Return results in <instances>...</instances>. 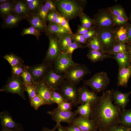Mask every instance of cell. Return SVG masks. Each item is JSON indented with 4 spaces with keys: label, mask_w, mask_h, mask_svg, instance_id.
I'll return each instance as SVG.
<instances>
[{
    "label": "cell",
    "mask_w": 131,
    "mask_h": 131,
    "mask_svg": "<svg viewBox=\"0 0 131 131\" xmlns=\"http://www.w3.org/2000/svg\"><path fill=\"white\" fill-rule=\"evenodd\" d=\"M113 101L111 90H107L92 106L91 119L99 131H106L120 125L122 111L113 104Z\"/></svg>",
    "instance_id": "6da1fadb"
},
{
    "label": "cell",
    "mask_w": 131,
    "mask_h": 131,
    "mask_svg": "<svg viewBox=\"0 0 131 131\" xmlns=\"http://www.w3.org/2000/svg\"><path fill=\"white\" fill-rule=\"evenodd\" d=\"M55 3L59 14L68 21L83 13L82 8L75 1L59 0Z\"/></svg>",
    "instance_id": "7a4b0ae2"
},
{
    "label": "cell",
    "mask_w": 131,
    "mask_h": 131,
    "mask_svg": "<svg viewBox=\"0 0 131 131\" xmlns=\"http://www.w3.org/2000/svg\"><path fill=\"white\" fill-rule=\"evenodd\" d=\"M83 81V85L90 87L97 93L106 90L110 79L106 72H102L96 74L90 79Z\"/></svg>",
    "instance_id": "3957f363"
},
{
    "label": "cell",
    "mask_w": 131,
    "mask_h": 131,
    "mask_svg": "<svg viewBox=\"0 0 131 131\" xmlns=\"http://www.w3.org/2000/svg\"><path fill=\"white\" fill-rule=\"evenodd\" d=\"M90 74V71L85 65L77 63L69 68L64 75L65 79L76 85L85 75Z\"/></svg>",
    "instance_id": "277c9868"
},
{
    "label": "cell",
    "mask_w": 131,
    "mask_h": 131,
    "mask_svg": "<svg viewBox=\"0 0 131 131\" xmlns=\"http://www.w3.org/2000/svg\"><path fill=\"white\" fill-rule=\"evenodd\" d=\"M114 27L97 30V36L101 42L104 52L111 51L117 43Z\"/></svg>",
    "instance_id": "5b68a950"
},
{
    "label": "cell",
    "mask_w": 131,
    "mask_h": 131,
    "mask_svg": "<svg viewBox=\"0 0 131 131\" xmlns=\"http://www.w3.org/2000/svg\"><path fill=\"white\" fill-rule=\"evenodd\" d=\"M93 19L94 27L97 30L113 28L115 26L112 15L108 8L99 10Z\"/></svg>",
    "instance_id": "8992f818"
},
{
    "label": "cell",
    "mask_w": 131,
    "mask_h": 131,
    "mask_svg": "<svg viewBox=\"0 0 131 131\" xmlns=\"http://www.w3.org/2000/svg\"><path fill=\"white\" fill-rule=\"evenodd\" d=\"M20 77L13 76L8 80L6 84L0 90V91L18 94L25 100V86L23 79Z\"/></svg>",
    "instance_id": "52a82bcc"
},
{
    "label": "cell",
    "mask_w": 131,
    "mask_h": 131,
    "mask_svg": "<svg viewBox=\"0 0 131 131\" xmlns=\"http://www.w3.org/2000/svg\"><path fill=\"white\" fill-rule=\"evenodd\" d=\"M53 62L54 71L59 75L64 74L69 68L77 64L73 60L72 56L64 51H62Z\"/></svg>",
    "instance_id": "ba28073f"
},
{
    "label": "cell",
    "mask_w": 131,
    "mask_h": 131,
    "mask_svg": "<svg viewBox=\"0 0 131 131\" xmlns=\"http://www.w3.org/2000/svg\"><path fill=\"white\" fill-rule=\"evenodd\" d=\"M76 85L64 80L57 91L62 95L66 101L73 103L77 99L78 97V88Z\"/></svg>",
    "instance_id": "9c48e42d"
},
{
    "label": "cell",
    "mask_w": 131,
    "mask_h": 131,
    "mask_svg": "<svg viewBox=\"0 0 131 131\" xmlns=\"http://www.w3.org/2000/svg\"><path fill=\"white\" fill-rule=\"evenodd\" d=\"M47 113L56 122L57 126L62 122L66 123L69 125L71 124L73 120L78 115L75 111H63L57 107L52 110L48 111Z\"/></svg>",
    "instance_id": "30bf717a"
},
{
    "label": "cell",
    "mask_w": 131,
    "mask_h": 131,
    "mask_svg": "<svg viewBox=\"0 0 131 131\" xmlns=\"http://www.w3.org/2000/svg\"><path fill=\"white\" fill-rule=\"evenodd\" d=\"M83 85L78 88L79 95L77 99L72 103L73 106L84 104L89 102L92 106L99 99L100 96H98L94 91H90Z\"/></svg>",
    "instance_id": "8fae6325"
},
{
    "label": "cell",
    "mask_w": 131,
    "mask_h": 131,
    "mask_svg": "<svg viewBox=\"0 0 131 131\" xmlns=\"http://www.w3.org/2000/svg\"><path fill=\"white\" fill-rule=\"evenodd\" d=\"M0 119L2 129L14 131H25L22 125L15 121L7 111L0 113Z\"/></svg>",
    "instance_id": "7c38bea8"
},
{
    "label": "cell",
    "mask_w": 131,
    "mask_h": 131,
    "mask_svg": "<svg viewBox=\"0 0 131 131\" xmlns=\"http://www.w3.org/2000/svg\"><path fill=\"white\" fill-rule=\"evenodd\" d=\"M43 79L46 84L52 90L57 91L64 81V74L59 75L52 70L49 71Z\"/></svg>",
    "instance_id": "4fadbf2b"
},
{
    "label": "cell",
    "mask_w": 131,
    "mask_h": 131,
    "mask_svg": "<svg viewBox=\"0 0 131 131\" xmlns=\"http://www.w3.org/2000/svg\"><path fill=\"white\" fill-rule=\"evenodd\" d=\"M49 45L46 58L49 61H53L62 52L59 39L49 35Z\"/></svg>",
    "instance_id": "5bb4252c"
},
{
    "label": "cell",
    "mask_w": 131,
    "mask_h": 131,
    "mask_svg": "<svg viewBox=\"0 0 131 131\" xmlns=\"http://www.w3.org/2000/svg\"><path fill=\"white\" fill-rule=\"evenodd\" d=\"M37 94L44 100L46 105H52L53 103L52 97L51 89L42 79L35 84Z\"/></svg>",
    "instance_id": "9a60e30c"
},
{
    "label": "cell",
    "mask_w": 131,
    "mask_h": 131,
    "mask_svg": "<svg viewBox=\"0 0 131 131\" xmlns=\"http://www.w3.org/2000/svg\"><path fill=\"white\" fill-rule=\"evenodd\" d=\"M111 91L114 105L122 111L125 109L129 101V96L131 92L123 93L118 90L113 89H112Z\"/></svg>",
    "instance_id": "2e32d148"
},
{
    "label": "cell",
    "mask_w": 131,
    "mask_h": 131,
    "mask_svg": "<svg viewBox=\"0 0 131 131\" xmlns=\"http://www.w3.org/2000/svg\"><path fill=\"white\" fill-rule=\"evenodd\" d=\"M71 124L77 126L82 131H98L91 119L79 115L73 120Z\"/></svg>",
    "instance_id": "e0dca14e"
},
{
    "label": "cell",
    "mask_w": 131,
    "mask_h": 131,
    "mask_svg": "<svg viewBox=\"0 0 131 131\" xmlns=\"http://www.w3.org/2000/svg\"><path fill=\"white\" fill-rule=\"evenodd\" d=\"M48 65L44 63L36 65L29 69L28 71L31 74L33 80L35 82L40 81L48 71Z\"/></svg>",
    "instance_id": "ac0fdd59"
},
{
    "label": "cell",
    "mask_w": 131,
    "mask_h": 131,
    "mask_svg": "<svg viewBox=\"0 0 131 131\" xmlns=\"http://www.w3.org/2000/svg\"><path fill=\"white\" fill-rule=\"evenodd\" d=\"M131 75V66L119 68L117 82L118 87H126Z\"/></svg>",
    "instance_id": "d6986e66"
},
{
    "label": "cell",
    "mask_w": 131,
    "mask_h": 131,
    "mask_svg": "<svg viewBox=\"0 0 131 131\" xmlns=\"http://www.w3.org/2000/svg\"><path fill=\"white\" fill-rule=\"evenodd\" d=\"M12 13L21 17L25 19L30 14L27 6L24 0H15Z\"/></svg>",
    "instance_id": "ffe728a7"
},
{
    "label": "cell",
    "mask_w": 131,
    "mask_h": 131,
    "mask_svg": "<svg viewBox=\"0 0 131 131\" xmlns=\"http://www.w3.org/2000/svg\"><path fill=\"white\" fill-rule=\"evenodd\" d=\"M31 25L40 32L46 31V22L41 20L36 14H30L26 19Z\"/></svg>",
    "instance_id": "44dd1931"
},
{
    "label": "cell",
    "mask_w": 131,
    "mask_h": 131,
    "mask_svg": "<svg viewBox=\"0 0 131 131\" xmlns=\"http://www.w3.org/2000/svg\"><path fill=\"white\" fill-rule=\"evenodd\" d=\"M3 19L2 28H11L17 26L20 22L25 19L12 13Z\"/></svg>",
    "instance_id": "7402d4cb"
},
{
    "label": "cell",
    "mask_w": 131,
    "mask_h": 131,
    "mask_svg": "<svg viewBox=\"0 0 131 131\" xmlns=\"http://www.w3.org/2000/svg\"><path fill=\"white\" fill-rule=\"evenodd\" d=\"M87 57L92 63L102 61L106 58H113V57L108 53L90 49L89 50Z\"/></svg>",
    "instance_id": "603a6c76"
},
{
    "label": "cell",
    "mask_w": 131,
    "mask_h": 131,
    "mask_svg": "<svg viewBox=\"0 0 131 131\" xmlns=\"http://www.w3.org/2000/svg\"><path fill=\"white\" fill-rule=\"evenodd\" d=\"M46 31L49 34L55 35L59 38L68 34L60 25L50 22L47 26Z\"/></svg>",
    "instance_id": "cb8c5ba5"
},
{
    "label": "cell",
    "mask_w": 131,
    "mask_h": 131,
    "mask_svg": "<svg viewBox=\"0 0 131 131\" xmlns=\"http://www.w3.org/2000/svg\"><path fill=\"white\" fill-rule=\"evenodd\" d=\"M115 32L117 43H125L128 42L127 27L124 25L115 28Z\"/></svg>",
    "instance_id": "d4e9b609"
},
{
    "label": "cell",
    "mask_w": 131,
    "mask_h": 131,
    "mask_svg": "<svg viewBox=\"0 0 131 131\" xmlns=\"http://www.w3.org/2000/svg\"><path fill=\"white\" fill-rule=\"evenodd\" d=\"M113 58L117 61L119 68L129 66L130 57L127 51L118 53L113 55Z\"/></svg>",
    "instance_id": "484cf974"
},
{
    "label": "cell",
    "mask_w": 131,
    "mask_h": 131,
    "mask_svg": "<svg viewBox=\"0 0 131 131\" xmlns=\"http://www.w3.org/2000/svg\"><path fill=\"white\" fill-rule=\"evenodd\" d=\"M79 115L90 118L92 112V107L89 102L81 105L75 111Z\"/></svg>",
    "instance_id": "4316f807"
},
{
    "label": "cell",
    "mask_w": 131,
    "mask_h": 131,
    "mask_svg": "<svg viewBox=\"0 0 131 131\" xmlns=\"http://www.w3.org/2000/svg\"><path fill=\"white\" fill-rule=\"evenodd\" d=\"M15 0H9L0 4V15L2 19L12 13Z\"/></svg>",
    "instance_id": "83f0119b"
},
{
    "label": "cell",
    "mask_w": 131,
    "mask_h": 131,
    "mask_svg": "<svg viewBox=\"0 0 131 131\" xmlns=\"http://www.w3.org/2000/svg\"><path fill=\"white\" fill-rule=\"evenodd\" d=\"M85 46L90 49L105 52L97 34L87 41Z\"/></svg>",
    "instance_id": "f1b7e54d"
},
{
    "label": "cell",
    "mask_w": 131,
    "mask_h": 131,
    "mask_svg": "<svg viewBox=\"0 0 131 131\" xmlns=\"http://www.w3.org/2000/svg\"><path fill=\"white\" fill-rule=\"evenodd\" d=\"M120 125L131 128V108L122 111L120 118Z\"/></svg>",
    "instance_id": "f546056e"
},
{
    "label": "cell",
    "mask_w": 131,
    "mask_h": 131,
    "mask_svg": "<svg viewBox=\"0 0 131 131\" xmlns=\"http://www.w3.org/2000/svg\"><path fill=\"white\" fill-rule=\"evenodd\" d=\"M28 8L30 13L36 14L42 4L41 0H24Z\"/></svg>",
    "instance_id": "4dcf8cb0"
},
{
    "label": "cell",
    "mask_w": 131,
    "mask_h": 131,
    "mask_svg": "<svg viewBox=\"0 0 131 131\" xmlns=\"http://www.w3.org/2000/svg\"><path fill=\"white\" fill-rule=\"evenodd\" d=\"M72 34H67L59 38L58 39L62 51H65L73 42Z\"/></svg>",
    "instance_id": "1f68e13d"
},
{
    "label": "cell",
    "mask_w": 131,
    "mask_h": 131,
    "mask_svg": "<svg viewBox=\"0 0 131 131\" xmlns=\"http://www.w3.org/2000/svg\"><path fill=\"white\" fill-rule=\"evenodd\" d=\"M79 16L82 26L88 28L95 27L93 19L86 14L82 13Z\"/></svg>",
    "instance_id": "d6a6232c"
},
{
    "label": "cell",
    "mask_w": 131,
    "mask_h": 131,
    "mask_svg": "<svg viewBox=\"0 0 131 131\" xmlns=\"http://www.w3.org/2000/svg\"><path fill=\"white\" fill-rule=\"evenodd\" d=\"M3 57L8 62L12 67L22 65L20 58L13 53L7 54Z\"/></svg>",
    "instance_id": "836d02e7"
},
{
    "label": "cell",
    "mask_w": 131,
    "mask_h": 131,
    "mask_svg": "<svg viewBox=\"0 0 131 131\" xmlns=\"http://www.w3.org/2000/svg\"><path fill=\"white\" fill-rule=\"evenodd\" d=\"M112 14L115 16H122L128 20V18L124 9L120 5H115L108 8Z\"/></svg>",
    "instance_id": "e575fe53"
},
{
    "label": "cell",
    "mask_w": 131,
    "mask_h": 131,
    "mask_svg": "<svg viewBox=\"0 0 131 131\" xmlns=\"http://www.w3.org/2000/svg\"><path fill=\"white\" fill-rule=\"evenodd\" d=\"M30 102L31 106L36 110L41 106L46 105L43 99L38 94L30 100Z\"/></svg>",
    "instance_id": "d590c367"
},
{
    "label": "cell",
    "mask_w": 131,
    "mask_h": 131,
    "mask_svg": "<svg viewBox=\"0 0 131 131\" xmlns=\"http://www.w3.org/2000/svg\"><path fill=\"white\" fill-rule=\"evenodd\" d=\"M41 32L33 26L28 28H24L21 33V35L23 36L27 34H31L34 35L37 39L38 40L41 35Z\"/></svg>",
    "instance_id": "8d00e7d4"
},
{
    "label": "cell",
    "mask_w": 131,
    "mask_h": 131,
    "mask_svg": "<svg viewBox=\"0 0 131 131\" xmlns=\"http://www.w3.org/2000/svg\"><path fill=\"white\" fill-rule=\"evenodd\" d=\"M127 48L125 43H118L113 47L112 50L107 53L111 55L126 51Z\"/></svg>",
    "instance_id": "74e56055"
},
{
    "label": "cell",
    "mask_w": 131,
    "mask_h": 131,
    "mask_svg": "<svg viewBox=\"0 0 131 131\" xmlns=\"http://www.w3.org/2000/svg\"><path fill=\"white\" fill-rule=\"evenodd\" d=\"M49 12L48 9L45 4H42L36 14L41 20L46 22L47 16Z\"/></svg>",
    "instance_id": "f35d334b"
},
{
    "label": "cell",
    "mask_w": 131,
    "mask_h": 131,
    "mask_svg": "<svg viewBox=\"0 0 131 131\" xmlns=\"http://www.w3.org/2000/svg\"><path fill=\"white\" fill-rule=\"evenodd\" d=\"M25 84H33L35 83L30 73L25 67L21 76Z\"/></svg>",
    "instance_id": "ab89813d"
},
{
    "label": "cell",
    "mask_w": 131,
    "mask_h": 131,
    "mask_svg": "<svg viewBox=\"0 0 131 131\" xmlns=\"http://www.w3.org/2000/svg\"><path fill=\"white\" fill-rule=\"evenodd\" d=\"M35 83L28 85L25 84V91L28 94L30 101L37 94Z\"/></svg>",
    "instance_id": "60d3db41"
},
{
    "label": "cell",
    "mask_w": 131,
    "mask_h": 131,
    "mask_svg": "<svg viewBox=\"0 0 131 131\" xmlns=\"http://www.w3.org/2000/svg\"><path fill=\"white\" fill-rule=\"evenodd\" d=\"M51 94L53 103L58 105L66 101L62 95L57 91L51 89Z\"/></svg>",
    "instance_id": "b9f144b4"
},
{
    "label": "cell",
    "mask_w": 131,
    "mask_h": 131,
    "mask_svg": "<svg viewBox=\"0 0 131 131\" xmlns=\"http://www.w3.org/2000/svg\"><path fill=\"white\" fill-rule=\"evenodd\" d=\"M85 47V46L83 45L81 43L76 42H72L64 52L67 54L72 56L73 52L76 49L78 48H83Z\"/></svg>",
    "instance_id": "7bdbcfd3"
},
{
    "label": "cell",
    "mask_w": 131,
    "mask_h": 131,
    "mask_svg": "<svg viewBox=\"0 0 131 131\" xmlns=\"http://www.w3.org/2000/svg\"><path fill=\"white\" fill-rule=\"evenodd\" d=\"M72 103L66 101H64L60 104L57 105V108L59 109L65 111H71L72 109Z\"/></svg>",
    "instance_id": "ee69618b"
},
{
    "label": "cell",
    "mask_w": 131,
    "mask_h": 131,
    "mask_svg": "<svg viewBox=\"0 0 131 131\" xmlns=\"http://www.w3.org/2000/svg\"><path fill=\"white\" fill-rule=\"evenodd\" d=\"M114 23L115 25L118 26L124 25L127 20L124 17L119 16H116L112 15Z\"/></svg>",
    "instance_id": "f6af8a7d"
},
{
    "label": "cell",
    "mask_w": 131,
    "mask_h": 131,
    "mask_svg": "<svg viewBox=\"0 0 131 131\" xmlns=\"http://www.w3.org/2000/svg\"><path fill=\"white\" fill-rule=\"evenodd\" d=\"M12 67V72L14 75L13 76L17 77L21 76L25 67H23L22 66H17Z\"/></svg>",
    "instance_id": "bcb514c9"
},
{
    "label": "cell",
    "mask_w": 131,
    "mask_h": 131,
    "mask_svg": "<svg viewBox=\"0 0 131 131\" xmlns=\"http://www.w3.org/2000/svg\"><path fill=\"white\" fill-rule=\"evenodd\" d=\"M73 42H76L81 44L86 43L87 41L82 35L75 34H72Z\"/></svg>",
    "instance_id": "7dc6e473"
},
{
    "label": "cell",
    "mask_w": 131,
    "mask_h": 131,
    "mask_svg": "<svg viewBox=\"0 0 131 131\" xmlns=\"http://www.w3.org/2000/svg\"><path fill=\"white\" fill-rule=\"evenodd\" d=\"M44 4L49 9V12H57V8L55 2L51 0H44Z\"/></svg>",
    "instance_id": "c3c4849f"
},
{
    "label": "cell",
    "mask_w": 131,
    "mask_h": 131,
    "mask_svg": "<svg viewBox=\"0 0 131 131\" xmlns=\"http://www.w3.org/2000/svg\"><path fill=\"white\" fill-rule=\"evenodd\" d=\"M97 30L95 28H91L87 33L83 35L88 41V40L97 35Z\"/></svg>",
    "instance_id": "681fc988"
},
{
    "label": "cell",
    "mask_w": 131,
    "mask_h": 131,
    "mask_svg": "<svg viewBox=\"0 0 131 131\" xmlns=\"http://www.w3.org/2000/svg\"><path fill=\"white\" fill-rule=\"evenodd\" d=\"M60 25L66 30L68 33L73 34L69 25L68 21L64 17L63 18Z\"/></svg>",
    "instance_id": "f907efd6"
},
{
    "label": "cell",
    "mask_w": 131,
    "mask_h": 131,
    "mask_svg": "<svg viewBox=\"0 0 131 131\" xmlns=\"http://www.w3.org/2000/svg\"><path fill=\"white\" fill-rule=\"evenodd\" d=\"M60 15L57 12H49L47 16V20L50 23H55L56 18Z\"/></svg>",
    "instance_id": "816d5d0a"
},
{
    "label": "cell",
    "mask_w": 131,
    "mask_h": 131,
    "mask_svg": "<svg viewBox=\"0 0 131 131\" xmlns=\"http://www.w3.org/2000/svg\"><path fill=\"white\" fill-rule=\"evenodd\" d=\"M106 131H131V128L119 125L112 127Z\"/></svg>",
    "instance_id": "f5cc1de1"
},
{
    "label": "cell",
    "mask_w": 131,
    "mask_h": 131,
    "mask_svg": "<svg viewBox=\"0 0 131 131\" xmlns=\"http://www.w3.org/2000/svg\"><path fill=\"white\" fill-rule=\"evenodd\" d=\"M91 28H87L81 25L79 27L76 34L83 35L87 33Z\"/></svg>",
    "instance_id": "db71d44e"
},
{
    "label": "cell",
    "mask_w": 131,
    "mask_h": 131,
    "mask_svg": "<svg viewBox=\"0 0 131 131\" xmlns=\"http://www.w3.org/2000/svg\"><path fill=\"white\" fill-rule=\"evenodd\" d=\"M64 127L66 131H82L77 126L72 124Z\"/></svg>",
    "instance_id": "11a10c76"
},
{
    "label": "cell",
    "mask_w": 131,
    "mask_h": 131,
    "mask_svg": "<svg viewBox=\"0 0 131 131\" xmlns=\"http://www.w3.org/2000/svg\"><path fill=\"white\" fill-rule=\"evenodd\" d=\"M128 42L131 41V26L127 28Z\"/></svg>",
    "instance_id": "9f6ffc18"
},
{
    "label": "cell",
    "mask_w": 131,
    "mask_h": 131,
    "mask_svg": "<svg viewBox=\"0 0 131 131\" xmlns=\"http://www.w3.org/2000/svg\"><path fill=\"white\" fill-rule=\"evenodd\" d=\"M57 126L56 125L52 129H50L46 127L43 128L41 131H55L57 128Z\"/></svg>",
    "instance_id": "6f0895ef"
},
{
    "label": "cell",
    "mask_w": 131,
    "mask_h": 131,
    "mask_svg": "<svg viewBox=\"0 0 131 131\" xmlns=\"http://www.w3.org/2000/svg\"><path fill=\"white\" fill-rule=\"evenodd\" d=\"M63 17L62 16L60 15L56 18V20L55 23L60 25Z\"/></svg>",
    "instance_id": "680465c9"
},
{
    "label": "cell",
    "mask_w": 131,
    "mask_h": 131,
    "mask_svg": "<svg viewBox=\"0 0 131 131\" xmlns=\"http://www.w3.org/2000/svg\"><path fill=\"white\" fill-rule=\"evenodd\" d=\"M57 126L58 131H66L64 127L62 126L60 124Z\"/></svg>",
    "instance_id": "91938a15"
},
{
    "label": "cell",
    "mask_w": 131,
    "mask_h": 131,
    "mask_svg": "<svg viewBox=\"0 0 131 131\" xmlns=\"http://www.w3.org/2000/svg\"><path fill=\"white\" fill-rule=\"evenodd\" d=\"M128 49L129 52H128L129 54L130 61L131 62V44L129 46Z\"/></svg>",
    "instance_id": "94428289"
},
{
    "label": "cell",
    "mask_w": 131,
    "mask_h": 131,
    "mask_svg": "<svg viewBox=\"0 0 131 131\" xmlns=\"http://www.w3.org/2000/svg\"><path fill=\"white\" fill-rule=\"evenodd\" d=\"M9 0H0V4L9 1Z\"/></svg>",
    "instance_id": "6125c7cd"
},
{
    "label": "cell",
    "mask_w": 131,
    "mask_h": 131,
    "mask_svg": "<svg viewBox=\"0 0 131 131\" xmlns=\"http://www.w3.org/2000/svg\"><path fill=\"white\" fill-rule=\"evenodd\" d=\"M0 131H14L11 130H9L2 129Z\"/></svg>",
    "instance_id": "be15d7a7"
}]
</instances>
